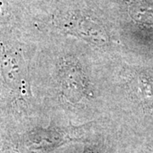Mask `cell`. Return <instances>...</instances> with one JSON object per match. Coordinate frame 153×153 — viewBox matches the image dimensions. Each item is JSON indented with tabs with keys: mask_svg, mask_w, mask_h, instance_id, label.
Segmentation results:
<instances>
[{
	"mask_svg": "<svg viewBox=\"0 0 153 153\" xmlns=\"http://www.w3.org/2000/svg\"><path fill=\"white\" fill-rule=\"evenodd\" d=\"M60 23L68 32L96 44H104L108 39L103 23L84 11H71Z\"/></svg>",
	"mask_w": 153,
	"mask_h": 153,
	"instance_id": "cell-1",
	"label": "cell"
},
{
	"mask_svg": "<svg viewBox=\"0 0 153 153\" xmlns=\"http://www.w3.org/2000/svg\"><path fill=\"white\" fill-rule=\"evenodd\" d=\"M24 10V0H0V27L16 24V18Z\"/></svg>",
	"mask_w": 153,
	"mask_h": 153,
	"instance_id": "cell-2",
	"label": "cell"
},
{
	"mask_svg": "<svg viewBox=\"0 0 153 153\" xmlns=\"http://www.w3.org/2000/svg\"><path fill=\"white\" fill-rule=\"evenodd\" d=\"M38 1H40V0H24V7H25V9H27L28 6L34 4L35 2H38Z\"/></svg>",
	"mask_w": 153,
	"mask_h": 153,
	"instance_id": "cell-3",
	"label": "cell"
}]
</instances>
